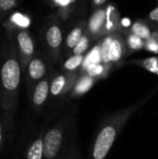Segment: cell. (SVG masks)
<instances>
[{
    "label": "cell",
    "instance_id": "6da1fadb",
    "mask_svg": "<svg viewBox=\"0 0 158 159\" xmlns=\"http://www.w3.org/2000/svg\"><path fill=\"white\" fill-rule=\"evenodd\" d=\"M158 87L149 91L135 102L119 109L108 116L99 127L89 146L88 159H106L107 156L119 137L120 133L130 120L145 104H147L157 91Z\"/></svg>",
    "mask_w": 158,
    "mask_h": 159
},
{
    "label": "cell",
    "instance_id": "7a4b0ae2",
    "mask_svg": "<svg viewBox=\"0 0 158 159\" xmlns=\"http://www.w3.org/2000/svg\"><path fill=\"white\" fill-rule=\"evenodd\" d=\"M21 66L14 39L7 33L0 54V109L14 116L19 101Z\"/></svg>",
    "mask_w": 158,
    "mask_h": 159
},
{
    "label": "cell",
    "instance_id": "3957f363",
    "mask_svg": "<svg viewBox=\"0 0 158 159\" xmlns=\"http://www.w3.org/2000/svg\"><path fill=\"white\" fill-rule=\"evenodd\" d=\"M76 106L69 109L47 129L43 136L44 159H58L76 132Z\"/></svg>",
    "mask_w": 158,
    "mask_h": 159
},
{
    "label": "cell",
    "instance_id": "277c9868",
    "mask_svg": "<svg viewBox=\"0 0 158 159\" xmlns=\"http://www.w3.org/2000/svg\"><path fill=\"white\" fill-rule=\"evenodd\" d=\"M51 73L52 71L49 60L40 52L34 53L23 73L25 75L28 92L36 83L47 77Z\"/></svg>",
    "mask_w": 158,
    "mask_h": 159
},
{
    "label": "cell",
    "instance_id": "5b68a950",
    "mask_svg": "<svg viewBox=\"0 0 158 159\" xmlns=\"http://www.w3.org/2000/svg\"><path fill=\"white\" fill-rule=\"evenodd\" d=\"M79 75L78 72H53L50 82V99L60 100L70 94Z\"/></svg>",
    "mask_w": 158,
    "mask_h": 159
},
{
    "label": "cell",
    "instance_id": "8992f818",
    "mask_svg": "<svg viewBox=\"0 0 158 159\" xmlns=\"http://www.w3.org/2000/svg\"><path fill=\"white\" fill-rule=\"evenodd\" d=\"M8 34V33H7ZM14 39L17 52L19 55L22 74L24 73L29 61L34 57V41L29 33L28 29H21L10 34Z\"/></svg>",
    "mask_w": 158,
    "mask_h": 159
},
{
    "label": "cell",
    "instance_id": "52a82bcc",
    "mask_svg": "<svg viewBox=\"0 0 158 159\" xmlns=\"http://www.w3.org/2000/svg\"><path fill=\"white\" fill-rule=\"evenodd\" d=\"M52 75L53 72L47 77L36 83L28 92L31 107L35 113H40L50 98V82Z\"/></svg>",
    "mask_w": 158,
    "mask_h": 159
},
{
    "label": "cell",
    "instance_id": "ba28073f",
    "mask_svg": "<svg viewBox=\"0 0 158 159\" xmlns=\"http://www.w3.org/2000/svg\"><path fill=\"white\" fill-rule=\"evenodd\" d=\"M45 43L50 59L53 61H58L62 44V32L58 23L52 22L47 28L45 33Z\"/></svg>",
    "mask_w": 158,
    "mask_h": 159
},
{
    "label": "cell",
    "instance_id": "9c48e42d",
    "mask_svg": "<svg viewBox=\"0 0 158 159\" xmlns=\"http://www.w3.org/2000/svg\"><path fill=\"white\" fill-rule=\"evenodd\" d=\"M45 129H40L28 143L20 159H44L43 136Z\"/></svg>",
    "mask_w": 158,
    "mask_h": 159
},
{
    "label": "cell",
    "instance_id": "30bf717a",
    "mask_svg": "<svg viewBox=\"0 0 158 159\" xmlns=\"http://www.w3.org/2000/svg\"><path fill=\"white\" fill-rule=\"evenodd\" d=\"M106 25V8L97 9L89 19L88 24V32L92 36H100L104 34Z\"/></svg>",
    "mask_w": 158,
    "mask_h": 159
},
{
    "label": "cell",
    "instance_id": "8fae6325",
    "mask_svg": "<svg viewBox=\"0 0 158 159\" xmlns=\"http://www.w3.org/2000/svg\"><path fill=\"white\" fill-rule=\"evenodd\" d=\"M128 48L123 37L117 33H113V39L109 50V60L111 65L119 62L126 56Z\"/></svg>",
    "mask_w": 158,
    "mask_h": 159
},
{
    "label": "cell",
    "instance_id": "7c38bea8",
    "mask_svg": "<svg viewBox=\"0 0 158 159\" xmlns=\"http://www.w3.org/2000/svg\"><path fill=\"white\" fill-rule=\"evenodd\" d=\"M29 25H30L29 17L20 12H13L4 22L6 31L8 34H12L21 29H27Z\"/></svg>",
    "mask_w": 158,
    "mask_h": 159
},
{
    "label": "cell",
    "instance_id": "4fadbf2b",
    "mask_svg": "<svg viewBox=\"0 0 158 159\" xmlns=\"http://www.w3.org/2000/svg\"><path fill=\"white\" fill-rule=\"evenodd\" d=\"M98 81V79L88 75V74H80L79 77L77 78L74 89H72L70 95L72 98L80 97L87 92H88L94 84Z\"/></svg>",
    "mask_w": 158,
    "mask_h": 159
},
{
    "label": "cell",
    "instance_id": "5bb4252c",
    "mask_svg": "<svg viewBox=\"0 0 158 159\" xmlns=\"http://www.w3.org/2000/svg\"><path fill=\"white\" fill-rule=\"evenodd\" d=\"M12 118V115L5 112H3L2 115H0V154L6 147L8 139V133L11 129Z\"/></svg>",
    "mask_w": 158,
    "mask_h": 159
},
{
    "label": "cell",
    "instance_id": "9a60e30c",
    "mask_svg": "<svg viewBox=\"0 0 158 159\" xmlns=\"http://www.w3.org/2000/svg\"><path fill=\"white\" fill-rule=\"evenodd\" d=\"M121 26V21L119 19L118 12L113 5H110L106 8V25H105V34L115 33L117 28Z\"/></svg>",
    "mask_w": 158,
    "mask_h": 159
},
{
    "label": "cell",
    "instance_id": "2e32d148",
    "mask_svg": "<svg viewBox=\"0 0 158 159\" xmlns=\"http://www.w3.org/2000/svg\"><path fill=\"white\" fill-rule=\"evenodd\" d=\"M77 132H75L71 139L69 144L58 159H82L80 148L77 143Z\"/></svg>",
    "mask_w": 158,
    "mask_h": 159
},
{
    "label": "cell",
    "instance_id": "e0dca14e",
    "mask_svg": "<svg viewBox=\"0 0 158 159\" xmlns=\"http://www.w3.org/2000/svg\"><path fill=\"white\" fill-rule=\"evenodd\" d=\"M112 66L106 65L102 62H97V63H91L89 64L87 69L82 73V74H88V75L99 79V78H104L109 70L111 69Z\"/></svg>",
    "mask_w": 158,
    "mask_h": 159
},
{
    "label": "cell",
    "instance_id": "ac0fdd59",
    "mask_svg": "<svg viewBox=\"0 0 158 159\" xmlns=\"http://www.w3.org/2000/svg\"><path fill=\"white\" fill-rule=\"evenodd\" d=\"M85 60V55H72L63 63V72H78Z\"/></svg>",
    "mask_w": 158,
    "mask_h": 159
},
{
    "label": "cell",
    "instance_id": "d6986e66",
    "mask_svg": "<svg viewBox=\"0 0 158 159\" xmlns=\"http://www.w3.org/2000/svg\"><path fill=\"white\" fill-rule=\"evenodd\" d=\"M126 46L128 50L129 51H138L144 48L145 40L138 36L137 34H133L132 32H129L126 35Z\"/></svg>",
    "mask_w": 158,
    "mask_h": 159
},
{
    "label": "cell",
    "instance_id": "ffe728a7",
    "mask_svg": "<svg viewBox=\"0 0 158 159\" xmlns=\"http://www.w3.org/2000/svg\"><path fill=\"white\" fill-rule=\"evenodd\" d=\"M84 35V28L81 25L74 27L67 35L65 45L67 49H74V47L78 44L82 36Z\"/></svg>",
    "mask_w": 158,
    "mask_h": 159
},
{
    "label": "cell",
    "instance_id": "44dd1931",
    "mask_svg": "<svg viewBox=\"0 0 158 159\" xmlns=\"http://www.w3.org/2000/svg\"><path fill=\"white\" fill-rule=\"evenodd\" d=\"M113 39V33L112 34H106L103 39L102 40V42L100 43V54H101V61L102 63L112 66L110 63V60H109V50H110V46H111V42Z\"/></svg>",
    "mask_w": 158,
    "mask_h": 159
},
{
    "label": "cell",
    "instance_id": "7402d4cb",
    "mask_svg": "<svg viewBox=\"0 0 158 159\" xmlns=\"http://www.w3.org/2000/svg\"><path fill=\"white\" fill-rule=\"evenodd\" d=\"M18 3L19 0H0V23L9 17Z\"/></svg>",
    "mask_w": 158,
    "mask_h": 159
},
{
    "label": "cell",
    "instance_id": "603a6c76",
    "mask_svg": "<svg viewBox=\"0 0 158 159\" xmlns=\"http://www.w3.org/2000/svg\"><path fill=\"white\" fill-rule=\"evenodd\" d=\"M130 32L137 34L138 36H140L143 40H147L152 35V32H151L150 28L144 22L140 21V20H138L132 24Z\"/></svg>",
    "mask_w": 158,
    "mask_h": 159
},
{
    "label": "cell",
    "instance_id": "cb8c5ba5",
    "mask_svg": "<svg viewBox=\"0 0 158 159\" xmlns=\"http://www.w3.org/2000/svg\"><path fill=\"white\" fill-rule=\"evenodd\" d=\"M133 63L140 65L141 67L146 69L149 72L158 75V57H152V58H147L145 60L134 61Z\"/></svg>",
    "mask_w": 158,
    "mask_h": 159
},
{
    "label": "cell",
    "instance_id": "d4e9b609",
    "mask_svg": "<svg viewBox=\"0 0 158 159\" xmlns=\"http://www.w3.org/2000/svg\"><path fill=\"white\" fill-rule=\"evenodd\" d=\"M89 45H90L89 36L88 35V34H84L78 44L72 50V55H85L88 49L89 48Z\"/></svg>",
    "mask_w": 158,
    "mask_h": 159
},
{
    "label": "cell",
    "instance_id": "484cf974",
    "mask_svg": "<svg viewBox=\"0 0 158 159\" xmlns=\"http://www.w3.org/2000/svg\"><path fill=\"white\" fill-rule=\"evenodd\" d=\"M144 49L157 53L158 52V33L154 32L152 33V35L150 38L145 40V45H144Z\"/></svg>",
    "mask_w": 158,
    "mask_h": 159
},
{
    "label": "cell",
    "instance_id": "4316f807",
    "mask_svg": "<svg viewBox=\"0 0 158 159\" xmlns=\"http://www.w3.org/2000/svg\"><path fill=\"white\" fill-rule=\"evenodd\" d=\"M148 19L154 22H158V7L154 8L148 15Z\"/></svg>",
    "mask_w": 158,
    "mask_h": 159
},
{
    "label": "cell",
    "instance_id": "83f0119b",
    "mask_svg": "<svg viewBox=\"0 0 158 159\" xmlns=\"http://www.w3.org/2000/svg\"><path fill=\"white\" fill-rule=\"evenodd\" d=\"M107 0H93V3H94V6L95 7H100L101 6H102Z\"/></svg>",
    "mask_w": 158,
    "mask_h": 159
},
{
    "label": "cell",
    "instance_id": "f1b7e54d",
    "mask_svg": "<svg viewBox=\"0 0 158 159\" xmlns=\"http://www.w3.org/2000/svg\"><path fill=\"white\" fill-rule=\"evenodd\" d=\"M129 23H130V20L127 18L121 20V25H123L124 27H128L129 25Z\"/></svg>",
    "mask_w": 158,
    "mask_h": 159
},
{
    "label": "cell",
    "instance_id": "f546056e",
    "mask_svg": "<svg viewBox=\"0 0 158 159\" xmlns=\"http://www.w3.org/2000/svg\"><path fill=\"white\" fill-rule=\"evenodd\" d=\"M50 1H51L52 5L54 7H61V4L62 2V0H50Z\"/></svg>",
    "mask_w": 158,
    "mask_h": 159
},
{
    "label": "cell",
    "instance_id": "4dcf8cb0",
    "mask_svg": "<svg viewBox=\"0 0 158 159\" xmlns=\"http://www.w3.org/2000/svg\"><path fill=\"white\" fill-rule=\"evenodd\" d=\"M69 1H70V4H71V6H72V5H73V4H74L77 0H69Z\"/></svg>",
    "mask_w": 158,
    "mask_h": 159
}]
</instances>
